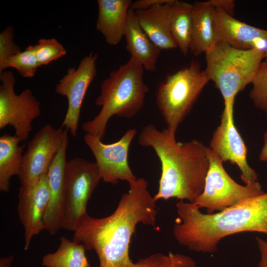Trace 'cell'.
<instances>
[{"instance_id":"1","label":"cell","mask_w":267,"mask_h":267,"mask_svg":"<svg viewBox=\"0 0 267 267\" xmlns=\"http://www.w3.org/2000/svg\"><path fill=\"white\" fill-rule=\"evenodd\" d=\"M122 195L110 216L95 218L87 214L74 231L73 240L82 243L86 250H93L99 267H177L178 254H153L134 263L129 256L132 234L138 223L155 226L156 200L148 190V182L137 178Z\"/></svg>"},{"instance_id":"2","label":"cell","mask_w":267,"mask_h":267,"mask_svg":"<svg viewBox=\"0 0 267 267\" xmlns=\"http://www.w3.org/2000/svg\"><path fill=\"white\" fill-rule=\"evenodd\" d=\"M178 221L173 232L189 250L213 253L223 238L243 232L267 234V192L213 214H204L193 203L176 204Z\"/></svg>"},{"instance_id":"3","label":"cell","mask_w":267,"mask_h":267,"mask_svg":"<svg viewBox=\"0 0 267 267\" xmlns=\"http://www.w3.org/2000/svg\"><path fill=\"white\" fill-rule=\"evenodd\" d=\"M175 134L149 124L143 128L138 142L152 148L161 163L158 191L154 199L176 198L193 203L204 188L209 167L207 147L196 139L177 142Z\"/></svg>"},{"instance_id":"4","label":"cell","mask_w":267,"mask_h":267,"mask_svg":"<svg viewBox=\"0 0 267 267\" xmlns=\"http://www.w3.org/2000/svg\"><path fill=\"white\" fill-rule=\"evenodd\" d=\"M144 68L131 57L124 64L110 72L100 85V93L95 100L101 107L93 119L84 123L82 129L89 134L103 139L106 126L113 116L131 118L142 108L149 90L143 78Z\"/></svg>"},{"instance_id":"5","label":"cell","mask_w":267,"mask_h":267,"mask_svg":"<svg viewBox=\"0 0 267 267\" xmlns=\"http://www.w3.org/2000/svg\"><path fill=\"white\" fill-rule=\"evenodd\" d=\"M264 51L257 48L241 49L218 41L206 53L204 70L210 81L220 90L224 110L233 114L237 94L252 84L264 58Z\"/></svg>"},{"instance_id":"6","label":"cell","mask_w":267,"mask_h":267,"mask_svg":"<svg viewBox=\"0 0 267 267\" xmlns=\"http://www.w3.org/2000/svg\"><path fill=\"white\" fill-rule=\"evenodd\" d=\"M209 81L196 60L166 78L156 91V103L167 129L176 134Z\"/></svg>"},{"instance_id":"7","label":"cell","mask_w":267,"mask_h":267,"mask_svg":"<svg viewBox=\"0 0 267 267\" xmlns=\"http://www.w3.org/2000/svg\"><path fill=\"white\" fill-rule=\"evenodd\" d=\"M207 153L209 167L204 188L193 203L199 209L205 208L207 214H213L265 193L259 181L245 185L237 183L224 169L222 160L209 147Z\"/></svg>"},{"instance_id":"8","label":"cell","mask_w":267,"mask_h":267,"mask_svg":"<svg viewBox=\"0 0 267 267\" xmlns=\"http://www.w3.org/2000/svg\"><path fill=\"white\" fill-rule=\"evenodd\" d=\"M101 177L95 162L81 158L67 161L61 227L74 231L88 213L87 203Z\"/></svg>"},{"instance_id":"9","label":"cell","mask_w":267,"mask_h":267,"mask_svg":"<svg viewBox=\"0 0 267 267\" xmlns=\"http://www.w3.org/2000/svg\"><path fill=\"white\" fill-rule=\"evenodd\" d=\"M0 129L13 127L15 135L26 140L32 131V123L41 115L40 103L29 89L19 94L14 90L16 78L11 71L0 74Z\"/></svg>"},{"instance_id":"10","label":"cell","mask_w":267,"mask_h":267,"mask_svg":"<svg viewBox=\"0 0 267 267\" xmlns=\"http://www.w3.org/2000/svg\"><path fill=\"white\" fill-rule=\"evenodd\" d=\"M68 130L46 124L28 143L18 175L21 186L34 184L47 174L49 166L60 149Z\"/></svg>"},{"instance_id":"11","label":"cell","mask_w":267,"mask_h":267,"mask_svg":"<svg viewBox=\"0 0 267 267\" xmlns=\"http://www.w3.org/2000/svg\"><path fill=\"white\" fill-rule=\"evenodd\" d=\"M136 134V129H130L117 141L105 144L98 136L85 134L84 141L94 156L104 181L115 184L122 180L130 184L137 179L128 159L131 143Z\"/></svg>"},{"instance_id":"12","label":"cell","mask_w":267,"mask_h":267,"mask_svg":"<svg viewBox=\"0 0 267 267\" xmlns=\"http://www.w3.org/2000/svg\"><path fill=\"white\" fill-rule=\"evenodd\" d=\"M96 53L85 56L77 68H69L67 73L55 85V92L66 96L67 110L61 125L74 137L78 131L82 103L87 90L96 76Z\"/></svg>"},{"instance_id":"13","label":"cell","mask_w":267,"mask_h":267,"mask_svg":"<svg viewBox=\"0 0 267 267\" xmlns=\"http://www.w3.org/2000/svg\"><path fill=\"white\" fill-rule=\"evenodd\" d=\"M209 147L223 162L228 161L237 166L245 184L258 181L257 173L247 162V149L235 126L233 115L223 110L220 124L213 133Z\"/></svg>"},{"instance_id":"14","label":"cell","mask_w":267,"mask_h":267,"mask_svg":"<svg viewBox=\"0 0 267 267\" xmlns=\"http://www.w3.org/2000/svg\"><path fill=\"white\" fill-rule=\"evenodd\" d=\"M50 198L47 174L34 184L21 186L18 195V215L24 230V250L32 238L44 229V217Z\"/></svg>"},{"instance_id":"15","label":"cell","mask_w":267,"mask_h":267,"mask_svg":"<svg viewBox=\"0 0 267 267\" xmlns=\"http://www.w3.org/2000/svg\"><path fill=\"white\" fill-rule=\"evenodd\" d=\"M213 21L217 41L241 49L267 47V30L240 21L222 10L214 8Z\"/></svg>"},{"instance_id":"16","label":"cell","mask_w":267,"mask_h":267,"mask_svg":"<svg viewBox=\"0 0 267 267\" xmlns=\"http://www.w3.org/2000/svg\"><path fill=\"white\" fill-rule=\"evenodd\" d=\"M68 143V134L52 160L47 174L50 198L44 217V230L50 234H55L61 229L63 216L64 174L66 161V150Z\"/></svg>"},{"instance_id":"17","label":"cell","mask_w":267,"mask_h":267,"mask_svg":"<svg viewBox=\"0 0 267 267\" xmlns=\"http://www.w3.org/2000/svg\"><path fill=\"white\" fill-rule=\"evenodd\" d=\"M131 0H98L96 30L107 44H118L124 37Z\"/></svg>"},{"instance_id":"18","label":"cell","mask_w":267,"mask_h":267,"mask_svg":"<svg viewBox=\"0 0 267 267\" xmlns=\"http://www.w3.org/2000/svg\"><path fill=\"white\" fill-rule=\"evenodd\" d=\"M173 0L146 10L134 11L144 32L161 49L178 47L170 30V10Z\"/></svg>"},{"instance_id":"19","label":"cell","mask_w":267,"mask_h":267,"mask_svg":"<svg viewBox=\"0 0 267 267\" xmlns=\"http://www.w3.org/2000/svg\"><path fill=\"white\" fill-rule=\"evenodd\" d=\"M124 37L126 40V48L131 57L138 61L146 70L155 71L161 49L144 32L135 11L131 8L129 11Z\"/></svg>"},{"instance_id":"20","label":"cell","mask_w":267,"mask_h":267,"mask_svg":"<svg viewBox=\"0 0 267 267\" xmlns=\"http://www.w3.org/2000/svg\"><path fill=\"white\" fill-rule=\"evenodd\" d=\"M193 6L189 50L194 56H198L207 53L217 42L214 26V8L209 0L196 1Z\"/></svg>"},{"instance_id":"21","label":"cell","mask_w":267,"mask_h":267,"mask_svg":"<svg viewBox=\"0 0 267 267\" xmlns=\"http://www.w3.org/2000/svg\"><path fill=\"white\" fill-rule=\"evenodd\" d=\"M15 135L5 134L0 137V190L8 192L12 176H18L20 170L25 144Z\"/></svg>"},{"instance_id":"22","label":"cell","mask_w":267,"mask_h":267,"mask_svg":"<svg viewBox=\"0 0 267 267\" xmlns=\"http://www.w3.org/2000/svg\"><path fill=\"white\" fill-rule=\"evenodd\" d=\"M193 4L174 0L171 5L170 30L181 52L189 51L192 27Z\"/></svg>"},{"instance_id":"23","label":"cell","mask_w":267,"mask_h":267,"mask_svg":"<svg viewBox=\"0 0 267 267\" xmlns=\"http://www.w3.org/2000/svg\"><path fill=\"white\" fill-rule=\"evenodd\" d=\"M81 243L62 236L57 250L44 255L42 265L44 267H89Z\"/></svg>"},{"instance_id":"24","label":"cell","mask_w":267,"mask_h":267,"mask_svg":"<svg viewBox=\"0 0 267 267\" xmlns=\"http://www.w3.org/2000/svg\"><path fill=\"white\" fill-rule=\"evenodd\" d=\"M38 67L34 45H29L23 51L10 57L5 65L4 70L13 68L23 77L31 78L35 76Z\"/></svg>"},{"instance_id":"25","label":"cell","mask_w":267,"mask_h":267,"mask_svg":"<svg viewBox=\"0 0 267 267\" xmlns=\"http://www.w3.org/2000/svg\"><path fill=\"white\" fill-rule=\"evenodd\" d=\"M34 48L38 67L47 65L66 54L64 47L54 38L39 40Z\"/></svg>"},{"instance_id":"26","label":"cell","mask_w":267,"mask_h":267,"mask_svg":"<svg viewBox=\"0 0 267 267\" xmlns=\"http://www.w3.org/2000/svg\"><path fill=\"white\" fill-rule=\"evenodd\" d=\"M252 84L250 98L256 108L267 115V63L263 61Z\"/></svg>"},{"instance_id":"27","label":"cell","mask_w":267,"mask_h":267,"mask_svg":"<svg viewBox=\"0 0 267 267\" xmlns=\"http://www.w3.org/2000/svg\"><path fill=\"white\" fill-rule=\"evenodd\" d=\"M14 30L8 26L0 33V74L4 71L7 61L21 50L13 41Z\"/></svg>"},{"instance_id":"28","label":"cell","mask_w":267,"mask_h":267,"mask_svg":"<svg viewBox=\"0 0 267 267\" xmlns=\"http://www.w3.org/2000/svg\"><path fill=\"white\" fill-rule=\"evenodd\" d=\"M172 0H139L132 2L130 8L134 11L146 10L158 4L169 3Z\"/></svg>"},{"instance_id":"29","label":"cell","mask_w":267,"mask_h":267,"mask_svg":"<svg viewBox=\"0 0 267 267\" xmlns=\"http://www.w3.org/2000/svg\"><path fill=\"white\" fill-rule=\"evenodd\" d=\"M209 2L214 8L222 10L233 16L234 11L235 2L232 0H210Z\"/></svg>"},{"instance_id":"30","label":"cell","mask_w":267,"mask_h":267,"mask_svg":"<svg viewBox=\"0 0 267 267\" xmlns=\"http://www.w3.org/2000/svg\"><path fill=\"white\" fill-rule=\"evenodd\" d=\"M256 240L261 255L258 267H267V241L259 237Z\"/></svg>"},{"instance_id":"31","label":"cell","mask_w":267,"mask_h":267,"mask_svg":"<svg viewBox=\"0 0 267 267\" xmlns=\"http://www.w3.org/2000/svg\"><path fill=\"white\" fill-rule=\"evenodd\" d=\"M260 161L267 162V131L264 136V144L259 154Z\"/></svg>"},{"instance_id":"32","label":"cell","mask_w":267,"mask_h":267,"mask_svg":"<svg viewBox=\"0 0 267 267\" xmlns=\"http://www.w3.org/2000/svg\"><path fill=\"white\" fill-rule=\"evenodd\" d=\"M13 259V256L1 257L0 259V267H10Z\"/></svg>"},{"instance_id":"33","label":"cell","mask_w":267,"mask_h":267,"mask_svg":"<svg viewBox=\"0 0 267 267\" xmlns=\"http://www.w3.org/2000/svg\"><path fill=\"white\" fill-rule=\"evenodd\" d=\"M264 61L265 62H266V63H267V49L266 50H265V53H264Z\"/></svg>"}]
</instances>
